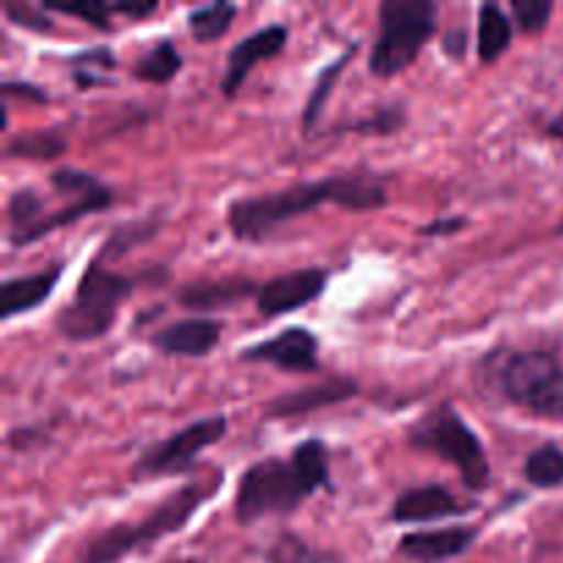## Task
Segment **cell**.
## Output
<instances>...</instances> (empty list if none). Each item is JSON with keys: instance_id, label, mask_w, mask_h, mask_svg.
I'll return each mask as SVG.
<instances>
[{"instance_id": "obj_31", "label": "cell", "mask_w": 563, "mask_h": 563, "mask_svg": "<svg viewBox=\"0 0 563 563\" xmlns=\"http://www.w3.org/2000/svg\"><path fill=\"white\" fill-rule=\"evenodd\" d=\"M467 220L465 218H445V220H434V223L423 225L421 236H445V234H454V231L465 229Z\"/></svg>"}, {"instance_id": "obj_33", "label": "cell", "mask_w": 563, "mask_h": 563, "mask_svg": "<svg viewBox=\"0 0 563 563\" xmlns=\"http://www.w3.org/2000/svg\"><path fill=\"white\" fill-rule=\"evenodd\" d=\"M465 38H467L465 31H454L449 38H445V49L460 58V55H465Z\"/></svg>"}, {"instance_id": "obj_27", "label": "cell", "mask_w": 563, "mask_h": 563, "mask_svg": "<svg viewBox=\"0 0 563 563\" xmlns=\"http://www.w3.org/2000/svg\"><path fill=\"white\" fill-rule=\"evenodd\" d=\"M511 14H515V25L522 33H539L550 22L553 3H548V0H515Z\"/></svg>"}, {"instance_id": "obj_5", "label": "cell", "mask_w": 563, "mask_h": 563, "mask_svg": "<svg viewBox=\"0 0 563 563\" xmlns=\"http://www.w3.org/2000/svg\"><path fill=\"white\" fill-rule=\"evenodd\" d=\"M135 291V278L113 273L102 264V258H93L77 284L75 297L60 308L55 317V328L69 341H97L115 324L119 308L126 297Z\"/></svg>"}, {"instance_id": "obj_13", "label": "cell", "mask_w": 563, "mask_h": 563, "mask_svg": "<svg viewBox=\"0 0 563 563\" xmlns=\"http://www.w3.org/2000/svg\"><path fill=\"white\" fill-rule=\"evenodd\" d=\"M478 539V528L473 526H454L440 528V531H418L407 533L399 542V553L410 561L421 563H443L460 559L462 553L473 548Z\"/></svg>"}, {"instance_id": "obj_9", "label": "cell", "mask_w": 563, "mask_h": 563, "mask_svg": "<svg viewBox=\"0 0 563 563\" xmlns=\"http://www.w3.org/2000/svg\"><path fill=\"white\" fill-rule=\"evenodd\" d=\"M245 363H267L280 372H319V339L306 328H286L273 339L253 344L242 352Z\"/></svg>"}, {"instance_id": "obj_16", "label": "cell", "mask_w": 563, "mask_h": 563, "mask_svg": "<svg viewBox=\"0 0 563 563\" xmlns=\"http://www.w3.org/2000/svg\"><path fill=\"white\" fill-rule=\"evenodd\" d=\"M60 264L42 269V273L22 275V278H9L0 286V317L11 319L16 313H27L36 306H42L53 289L58 286Z\"/></svg>"}, {"instance_id": "obj_28", "label": "cell", "mask_w": 563, "mask_h": 563, "mask_svg": "<svg viewBox=\"0 0 563 563\" xmlns=\"http://www.w3.org/2000/svg\"><path fill=\"white\" fill-rule=\"evenodd\" d=\"M401 124H405V113H401V108H383L377 110V115H372V119L352 124V130L368 132V135H390V132L399 130Z\"/></svg>"}, {"instance_id": "obj_23", "label": "cell", "mask_w": 563, "mask_h": 563, "mask_svg": "<svg viewBox=\"0 0 563 563\" xmlns=\"http://www.w3.org/2000/svg\"><path fill=\"white\" fill-rule=\"evenodd\" d=\"M526 478L537 489H553L563 484V451L555 443L539 445L526 460Z\"/></svg>"}, {"instance_id": "obj_6", "label": "cell", "mask_w": 563, "mask_h": 563, "mask_svg": "<svg viewBox=\"0 0 563 563\" xmlns=\"http://www.w3.org/2000/svg\"><path fill=\"white\" fill-rule=\"evenodd\" d=\"M379 33L368 55L374 77L401 75L438 27V5L429 0H385L377 9Z\"/></svg>"}, {"instance_id": "obj_11", "label": "cell", "mask_w": 563, "mask_h": 563, "mask_svg": "<svg viewBox=\"0 0 563 563\" xmlns=\"http://www.w3.org/2000/svg\"><path fill=\"white\" fill-rule=\"evenodd\" d=\"M476 509L471 500H460L443 484H427V487L407 489L396 498L390 509V520L399 526H423V522L449 520V517H462Z\"/></svg>"}, {"instance_id": "obj_24", "label": "cell", "mask_w": 563, "mask_h": 563, "mask_svg": "<svg viewBox=\"0 0 563 563\" xmlns=\"http://www.w3.org/2000/svg\"><path fill=\"white\" fill-rule=\"evenodd\" d=\"M267 563H341V559L333 553H324V550L311 548V544H306L295 533H284L269 548Z\"/></svg>"}, {"instance_id": "obj_12", "label": "cell", "mask_w": 563, "mask_h": 563, "mask_svg": "<svg viewBox=\"0 0 563 563\" xmlns=\"http://www.w3.org/2000/svg\"><path fill=\"white\" fill-rule=\"evenodd\" d=\"M286 38H289V27L286 25H267L262 27V31L242 38V42L229 53V60H225L220 91H223L229 99L236 97L240 88L245 86L247 75L253 71V66L284 53Z\"/></svg>"}, {"instance_id": "obj_20", "label": "cell", "mask_w": 563, "mask_h": 563, "mask_svg": "<svg viewBox=\"0 0 563 563\" xmlns=\"http://www.w3.org/2000/svg\"><path fill=\"white\" fill-rule=\"evenodd\" d=\"M236 5L234 3H225V0H214L209 5H198L187 14V27H190L192 38L201 44L209 42H218L220 36H225L236 16Z\"/></svg>"}, {"instance_id": "obj_14", "label": "cell", "mask_w": 563, "mask_h": 563, "mask_svg": "<svg viewBox=\"0 0 563 563\" xmlns=\"http://www.w3.org/2000/svg\"><path fill=\"white\" fill-rule=\"evenodd\" d=\"M220 324L214 319H181V322L168 324L152 339L163 355L174 357H203L214 350L220 341Z\"/></svg>"}, {"instance_id": "obj_15", "label": "cell", "mask_w": 563, "mask_h": 563, "mask_svg": "<svg viewBox=\"0 0 563 563\" xmlns=\"http://www.w3.org/2000/svg\"><path fill=\"white\" fill-rule=\"evenodd\" d=\"M357 394V385L352 379L333 377L328 383L311 385V388L291 390V394L278 396L267 405L269 418H291V416H306V412L322 410V407L341 405V401L352 399Z\"/></svg>"}, {"instance_id": "obj_21", "label": "cell", "mask_w": 563, "mask_h": 563, "mask_svg": "<svg viewBox=\"0 0 563 563\" xmlns=\"http://www.w3.org/2000/svg\"><path fill=\"white\" fill-rule=\"evenodd\" d=\"M181 69V55L168 38L157 44V47L148 49L141 60L135 64V77L143 82H154V86H163L170 82Z\"/></svg>"}, {"instance_id": "obj_26", "label": "cell", "mask_w": 563, "mask_h": 563, "mask_svg": "<svg viewBox=\"0 0 563 563\" xmlns=\"http://www.w3.org/2000/svg\"><path fill=\"white\" fill-rule=\"evenodd\" d=\"M352 53H355V47L346 49V53L341 55L339 60H333V64H328V69H324L322 75H319L317 86H313V91H311V99H308V102H306V113H302V126H306V130H311V126L317 124L319 115H322L324 99H328L330 91H333L335 80H339L341 69H344V64H346V60H350Z\"/></svg>"}, {"instance_id": "obj_25", "label": "cell", "mask_w": 563, "mask_h": 563, "mask_svg": "<svg viewBox=\"0 0 563 563\" xmlns=\"http://www.w3.org/2000/svg\"><path fill=\"white\" fill-rule=\"evenodd\" d=\"M44 9L55 11V14L77 16V20L88 22L97 31H110V16H113V3H102V0H77V3H60V0H44Z\"/></svg>"}, {"instance_id": "obj_2", "label": "cell", "mask_w": 563, "mask_h": 563, "mask_svg": "<svg viewBox=\"0 0 563 563\" xmlns=\"http://www.w3.org/2000/svg\"><path fill=\"white\" fill-rule=\"evenodd\" d=\"M330 482V454L322 440L300 443L291 460L253 462L240 478L234 515L240 526H253L264 517L291 515L297 506Z\"/></svg>"}, {"instance_id": "obj_8", "label": "cell", "mask_w": 563, "mask_h": 563, "mask_svg": "<svg viewBox=\"0 0 563 563\" xmlns=\"http://www.w3.org/2000/svg\"><path fill=\"white\" fill-rule=\"evenodd\" d=\"M229 432V418L209 416L201 421L187 423L176 434L165 438L163 443L143 451L135 462V478H157V476H179L192 471L198 456L207 449L218 445Z\"/></svg>"}, {"instance_id": "obj_17", "label": "cell", "mask_w": 563, "mask_h": 563, "mask_svg": "<svg viewBox=\"0 0 563 563\" xmlns=\"http://www.w3.org/2000/svg\"><path fill=\"white\" fill-rule=\"evenodd\" d=\"M49 185L53 190L64 198L66 203H75V207H86L88 212H102L113 203V190L108 185L97 179V176L86 174V170L77 168H60L53 170L49 176Z\"/></svg>"}, {"instance_id": "obj_18", "label": "cell", "mask_w": 563, "mask_h": 563, "mask_svg": "<svg viewBox=\"0 0 563 563\" xmlns=\"http://www.w3.org/2000/svg\"><path fill=\"white\" fill-rule=\"evenodd\" d=\"M258 286L253 280L242 278H225V280H203V284H190L179 291V302L190 311H218V308H229L234 302L245 300V297L256 295Z\"/></svg>"}, {"instance_id": "obj_1", "label": "cell", "mask_w": 563, "mask_h": 563, "mask_svg": "<svg viewBox=\"0 0 563 563\" xmlns=\"http://www.w3.org/2000/svg\"><path fill=\"white\" fill-rule=\"evenodd\" d=\"M335 203L352 212H372L385 203V185L372 174H339L319 181H297L264 196L236 198L229 207V229L240 242H262L297 214Z\"/></svg>"}, {"instance_id": "obj_32", "label": "cell", "mask_w": 563, "mask_h": 563, "mask_svg": "<svg viewBox=\"0 0 563 563\" xmlns=\"http://www.w3.org/2000/svg\"><path fill=\"white\" fill-rule=\"evenodd\" d=\"M5 97H31L33 102H47V93L38 91L36 86H22V82H3Z\"/></svg>"}, {"instance_id": "obj_34", "label": "cell", "mask_w": 563, "mask_h": 563, "mask_svg": "<svg viewBox=\"0 0 563 563\" xmlns=\"http://www.w3.org/2000/svg\"><path fill=\"white\" fill-rule=\"evenodd\" d=\"M548 135H550V137H559V141H563V110H561V115H559V119H553V121H550V126H548Z\"/></svg>"}, {"instance_id": "obj_10", "label": "cell", "mask_w": 563, "mask_h": 563, "mask_svg": "<svg viewBox=\"0 0 563 563\" xmlns=\"http://www.w3.org/2000/svg\"><path fill=\"white\" fill-rule=\"evenodd\" d=\"M324 286H328V269H295V273H284L258 286L256 306L264 317H284V313L319 300Z\"/></svg>"}, {"instance_id": "obj_30", "label": "cell", "mask_w": 563, "mask_h": 563, "mask_svg": "<svg viewBox=\"0 0 563 563\" xmlns=\"http://www.w3.org/2000/svg\"><path fill=\"white\" fill-rule=\"evenodd\" d=\"M157 11V0H130V3H113V14L130 16V20H146Z\"/></svg>"}, {"instance_id": "obj_35", "label": "cell", "mask_w": 563, "mask_h": 563, "mask_svg": "<svg viewBox=\"0 0 563 563\" xmlns=\"http://www.w3.org/2000/svg\"><path fill=\"white\" fill-rule=\"evenodd\" d=\"M561 231H563V223H561V225H559V234H561Z\"/></svg>"}, {"instance_id": "obj_19", "label": "cell", "mask_w": 563, "mask_h": 563, "mask_svg": "<svg viewBox=\"0 0 563 563\" xmlns=\"http://www.w3.org/2000/svg\"><path fill=\"white\" fill-rule=\"evenodd\" d=\"M515 22L495 3H484L478 9V58L482 64H495L509 49Z\"/></svg>"}, {"instance_id": "obj_4", "label": "cell", "mask_w": 563, "mask_h": 563, "mask_svg": "<svg viewBox=\"0 0 563 563\" xmlns=\"http://www.w3.org/2000/svg\"><path fill=\"white\" fill-rule=\"evenodd\" d=\"M212 495L214 484H187L179 493L168 495L143 520L110 526L88 539L86 548H82V563H119L126 555L148 548V544H157L159 539L170 537V533H179Z\"/></svg>"}, {"instance_id": "obj_3", "label": "cell", "mask_w": 563, "mask_h": 563, "mask_svg": "<svg viewBox=\"0 0 563 563\" xmlns=\"http://www.w3.org/2000/svg\"><path fill=\"white\" fill-rule=\"evenodd\" d=\"M484 372L511 405L539 418H563V366L550 352L498 350L484 361Z\"/></svg>"}, {"instance_id": "obj_7", "label": "cell", "mask_w": 563, "mask_h": 563, "mask_svg": "<svg viewBox=\"0 0 563 563\" xmlns=\"http://www.w3.org/2000/svg\"><path fill=\"white\" fill-rule=\"evenodd\" d=\"M410 445L454 465L462 482L471 489L489 487L487 451H484L478 434L467 427L465 418L451 405H440L434 410H429L410 429Z\"/></svg>"}, {"instance_id": "obj_22", "label": "cell", "mask_w": 563, "mask_h": 563, "mask_svg": "<svg viewBox=\"0 0 563 563\" xmlns=\"http://www.w3.org/2000/svg\"><path fill=\"white\" fill-rule=\"evenodd\" d=\"M66 152V137L53 130H33L25 135H16L5 143V157L25 159H53Z\"/></svg>"}, {"instance_id": "obj_29", "label": "cell", "mask_w": 563, "mask_h": 563, "mask_svg": "<svg viewBox=\"0 0 563 563\" xmlns=\"http://www.w3.org/2000/svg\"><path fill=\"white\" fill-rule=\"evenodd\" d=\"M5 16H9L14 25L31 27V31H49V20L44 16V5H31V3H5Z\"/></svg>"}]
</instances>
